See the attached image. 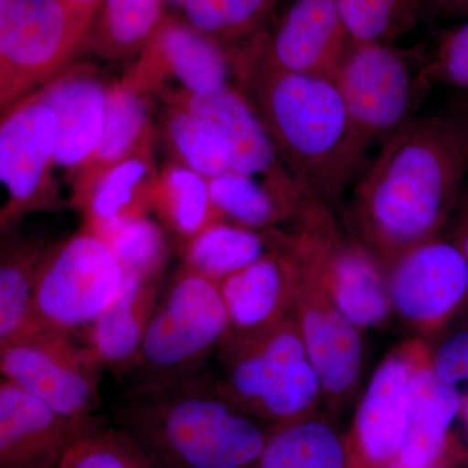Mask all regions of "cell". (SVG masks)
<instances>
[{
    "label": "cell",
    "mask_w": 468,
    "mask_h": 468,
    "mask_svg": "<svg viewBox=\"0 0 468 468\" xmlns=\"http://www.w3.org/2000/svg\"><path fill=\"white\" fill-rule=\"evenodd\" d=\"M468 178V95L417 116L381 144L356 183L354 211L363 236L396 260L440 236Z\"/></svg>",
    "instance_id": "obj_1"
},
{
    "label": "cell",
    "mask_w": 468,
    "mask_h": 468,
    "mask_svg": "<svg viewBox=\"0 0 468 468\" xmlns=\"http://www.w3.org/2000/svg\"><path fill=\"white\" fill-rule=\"evenodd\" d=\"M229 58L239 90L307 192L320 201L335 198L362 175L369 146L332 80L277 66L267 57L261 37L230 50Z\"/></svg>",
    "instance_id": "obj_2"
},
{
    "label": "cell",
    "mask_w": 468,
    "mask_h": 468,
    "mask_svg": "<svg viewBox=\"0 0 468 468\" xmlns=\"http://www.w3.org/2000/svg\"><path fill=\"white\" fill-rule=\"evenodd\" d=\"M112 426L156 468H249L272 432L199 374L129 388L117 402Z\"/></svg>",
    "instance_id": "obj_3"
},
{
    "label": "cell",
    "mask_w": 468,
    "mask_h": 468,
    "mask_svg": "<svg viewBox=\"0 0 468 468\" xmlns=\"http://www.w3.org/2000/svg\"><path fill=\"white\" fill-rule=\"evenodd\" d=\"M221 344L227 365L218 387L252 417L284 426L318 402L322 383L297 324L280 320L258 334L226 335Z\"/></svg>",
    "instance_id": "obj_4"
},
{
    "label": "cell",
    "mask_w": 468,
    "mask_h": 468,
    "mask_svg": "<svg viewBox=\"0 0 468 468\" xmlns=\"http://www.w3.org/2000/svg\"><path fill=\"white\" fill-rule=\"evenodd\" d=\"M229 329L217 282L181 268L162 286L143 346L129 372L131 387H156L199 374Z\"/></svg>",
    "instance_id": "obj_5"
},
{
    "label": "cell",
    "mask_w": 468,
    "mask_h": 468,
    "mask_svg": "<svg viewBox=\"0 0 468 468\" xmlns=\"http://www.w3.org/2000/svg\"><path fill=\"white\" fill-rule=\"evenodd\" d=\"M332 81L368 146L414 120L435 84L426 52L390 43L350 42Z\"/></svg>",
    "instance_id": "obj_6"
},
{
    "label": "cell",
    "mask_w": 468,
    "mask_h": 468,
    "mask_svg": "<svg viewBox=\"0 0 468 468\" xmlns=\"http://www.w3.org/2000/svg\"><path fill=\"white\" fill-rule=\"evenodd\" d=\"M125 276L110 246L84 226L51 242L37 275L29 331H86L115 300Z\"/></svg>",
    "instance_id": "obj_7"
},
{
    "label": "cell",
    "mask_w": 468,
    "mask_h": 468,
    "mask_svg": "<svg viewBox=\"0 0 468 468\" xmlns=\"http://www.w3.org/2000/svg\"><path fill=\"white\" fill-rule=\"evenodd\" d=\"M58 117L38 91L0 116V239L30 215L61 207L52 176Z\"/></svg>",
    "instance_id": "obj_8"
},
{
    "label": "cell",
    "mask_w": 468,
    "mask_h": 468,
    "mask_svg": "<svg viewBox=\"0 0 468 468\" xmlns=\"http://www.w3.org/2000/svg\"><path fill=\"white\" fill-rule=\"evenodd\" d=\"M101 363L75 335L30 329L0 349V380L70 420L97 417Z\"/></svg>",
    "instance_id": "obj_9"
},
{
    "label": "cell",
    "mask_w": 468,
    "mask_h": 468,
    "mask_svg": "<svg viewBox=\"0 0 468 468\" xmlns=\"http://www.w3.org/2000/svg\"><path fill=\"white\" fill-rule=\"evenodd\" d=\"M292 270V302L297 310V326L307 356L332 397L349 393L362 367L359 329L344 315L326 291L315 261L298 239L276 237Z\"/></svg>",
    "instance_id": "obj_10"
},
{
    "label": "cell",
    "mask_w": 468,
    "mask_h": 468,
    "mask_svg": "<svg viewBox=\"0 0 468 468\" xmlns=\"http://www.w3.org/2000/svg\"><path fill=\"white\" fill-rule=\"evenodd\" d=\"M300 218L297 237L315 261L338 309L359 331L383 323L392 302L371 252L345 239L318 198L311 199Z\"/></svg>",
    "instance_id": "obj_11"
},
{
    "label": "cell",
    "mask_w": 468,
    "mask_h": 468,
    "mask_svg": "<svg viewBox=\"0 0 468 468\" xmlns=\"http://www.w3.org/2000/svg\"><path fill=\"white\" fill-rule=\"evenodd\" d=\"M88 36L58 0H0V58L32 89L67 69Z\"/></svg>",
    "instance_id": "obj_12"
},
{
    "label": "cell",
    "mask_w": 468,
    "mask_h": 468,
    "mask_svg": "<svg viewBox=\"0 0 468 468\" xmlns=\"http://www.w3.org/2000/svg\"><path fill=\"white\" fill-rule=\"evenodd\" d=\"M388 289L406 322L419 331H436L468 298L466 258L452 239H427L394 260Z\"/></svg>",
    "instance_id": "obj_13"
},
{
    "label": "cell",
    "mask_w": 468,
    "mask_h": 468,
    "mask_svg": "<svg viewBox=\"0 0 468 468\" xmlns=\"http://www.w3.org/2000/svg\"><path fill=\"white\" fill-rule=\"evenodd\" d=\"M423 345L406 344L387 356L369 381L346 437L356 468H392L399 461L412 369Z\"/></svg>",
    "instance_id": "obj_14"
},
{
    "label": "cell",
    "mask_w": 468,
    "mask_h": 468,
    "mask_svg": "<svg viewBox=\"0 0 468 468\" xmlns=\"http://www.w3.org/2000/svg\"><path fill=\"white\" fill-rule=\"evenodd\" d=\"M229 52L187 21L167 18L126 75L141 90L158 91L175 80L186 94L201 95L229 84Z\"/></svg>",
    "instance_id": "obj_15"
},
{
    "label": "cell",
    "mask_w": 468,
    "mask_h": 468,
    "mask_svg": "<svg viewBox=\"0 0 468 468\" xmlns=\"http://www.w3.org/2000/svg\"><path fill=\"white\" fill-rule=\"evenodd\" d=\"M168 101L189 110L217 132L227 149L229 171L277 183L297 180L280 159L250 101L236 86L201 95L169 91Z\"/></svg>",
    "instance_id": "obj_16"
},
{
    "label": "cell",
    "mask_w": 468,
    "mask_h": 468,
    "mask_svg": "<svg viewBox=\"0 0 468 468\" xmlns=\"http://www.w3.org/2000/svg\"><path fill=\"white\" fill-rule=\"evenodd\" d=\"M100 421L60 417L0 380V468H57L68 448Z\"/></svg>",
    "instance_id": "obj_17"
},
{
    "label": "cell",
    "mask_w": 468,
    "mask_h": 468,
    "mask_svg": "<svg viewBox=\"0 0 468 468\" xmlns=\"http://www.w3.org/2000/svg\"><path fill=\"white\" fill-rule=\"evenodd\" d=\"M58 117V141L52 176L57 169L70 180L100 143L109 85L91 68L68 67L37 90Z\"/></svg>",
    "instance_id": "obj_18"
},
{
    "label": "cell",
    "mask_w": 468,
    "mask_h": 468,
    "mask_svg": "<svg viewBox=\"0 0 468 468\" xmlns=\"http://www.w3.org/2000/svg\"><path fill=\"white\" fill-rule=\"evenodd\" d=\"M261 43L277 66L332 80L350 38L335 0H297Z\"/></svg>",
    "instance_id": "obj_19"
},
{
    "label": "cell",
    "mask_w": 468,
    "mask_h": 468,
    "mask_svg": "<svg viewBox=\"0 0 468 468\" xmlns=\"http://www.w3.org/2000/svg\"><path fill=\"white\" fill-rule=\"evenodd\" d=\"M462 396L457 385L441 380L421 346L409 388L408 421L399 462L409 468L440 466L452 421L460 417Z\"/></svg>",
    "instance_id": "obj_20"
},
{
    "label": "cell",
    "mask_w": 468,
    "mask_h": 468,
    "mask_svg": "<svg viewBox=\"0 0 468 468\" xmlns=\"http://www.w3.org/2000/svg\"><path fill=\"white\" fill-rule=\"evenodd\" d=\"M162 286L160 277L126 275L115 300L86 329V346L115 377L128 378L133 368Z\"/></svg>",
    "instance_id": "obj_21"
},
{
    "label": "cell",
    "mask_w": 468,
    "mask_h": 468,
    "mask_svg": "<svg viewBox=\"0 0 468 468\" xmlns=\"http://www.w3.org/2000/svg\"><path fill=\"white\" fill-rule=\"evenodd\" d=\"M228 323L227 335L258 334L282 319L292 300V270L284 252L271 250L218 284Z\"/></svg>",
    "instance_id": "obj_22"
},
{
    "label": "cell",
    "mask_w": 468,
    "mask_h": 468,
    "mask_svg": "<svg viewBox=\"0 0 468 468\" xmlns=\"http://www.w3.org/2000/svg\"><path fill=\"white\" fill-rule=\"evenodd\" d=\"M147 97V92L141 90L126 77L109 85L100 143L70 180L72 205L84 197L103 172L128 158L153 137Z\"/></svg>",
    "instance_id": "obj_23"
},
{
    "label": "cell",
    "mask_w": 468,
    "mask_h": 468,
    "mask_svg": "<svg viewBox=\"0 0 468 468\" xmlns=\"http://www.w3.org/2000/svg\"><path fill=\"white\" fill-rule=\"evenodd\" d=\"M218 218L250 229H263L298 215L314 198L298 181L277 183L227 171L209 178Z\"/></svg>",
    "instance_id": "obj_24"
},
{
    "label": "cell",
    "mask_w": 468,
    "mask_h": 468,
    "mask_svg": "<svg viewBox=\"0 0 468 468\" xmlns=\"http://www.w3.org/2000/svg\"><path fill=\"white\" fill-rule=\"evenodd\" d=\"M153 144L154 135L128 158L103 172L73 205L84 217L82 226L97 228L120 218L149 215L158 175Z\"/></svg>",
    "instance_id": "obj_25"
},
{
    "label": "cell",
    "mask_w": 468,
    "mask_h": 468,
    "mask_svg": "<svg viewBox=\"0 0 468 468\" xmlns=\"http://www.w3.org/2000/svg\"><path fill=\"white\" fill-rule=\"evenodd\" d=\"M50 243L21 227L0 239V349L29 331L37 275Z\"/></svg>",
    "instance_id": "obj_26"
},
{
    "label": "cell",
    "mask_w": 468,
    "mask_h": 468,
    "mask_svg": "<svg viewBox=\"0 0 468 468\" xmlns=\"http://www.w3.org/2000/svg\"><path fill=\"white\" fill-rule=\"evenodd\" d=\"M249 468H356L346 437L315 419L272 430L263 452Z\"/></svg>",
    "instance_id": "obj_27"
},
{
    "label": "cell",
    "mask_w": 468,
    "mask_h": 468,
    "mask_svg": "<svg viewBox=\"0 0 468 468\" xmlns=\"http://www.w3.org/2000/svg\"><path fill=\"white\" fill-rule=\"evenodd\" d=\"M151 211L180 245L209 224L220 221L209 194L208 178L180 163L165 165L154 183Z\"/></svg>",
    "instance_id": "obj_28"
},
{
    "label": "cell",
    "mask_w": 468,
    "mask_h": 468,
    "mask_svg": "<svg viewBox=\"0 0 468 468\" xmlns=\"http://www.w3.org/2000/svg\"><path fill=\"white\" fill-rule=\"evenodd\" d=\"M180 246L183 267L218 285L268 252L266 239L257 230L224 220L209 224Z\"/></svg>",
    "instance_id": "obj_29"
},
{
    "label": "cell",
    "mask_w": 468,
    "mask_h": 468,
    "mask_svg": "<svg viewBox=\"0 0 468 468\" xmlns=\"http://www.w3.org/2000/svg\"><path fill=\"white\" fill-rule=\"evenodd\" d=\"M165 20L163 0H103L86 42L101 58L133 57Z\"/></svg>",
    "instance_id": "obj_30"
},
{
    "label": "cell",
    "mask_w": 468,
    "mask_h": 468,
    "mask_svg": "<svg viewBox=\"0 0 468 468\" xmlns=\"http://www.w3.org/2000/svg\"><path fill=\"white\" fill-rule=\"evenodd\" d=\"M88 229L110 246L126 275L163 279L168 261V242L165 228L149 215L120 218Z\"/></svg>",
    "instance_id": "obj_31"
},
{
    "label": "cell",
    "mask_w": 468,
    "mask_h": 468,
    "mask_svg": "<svg viewBox=\"0 0 468 468\" xmlns=\"http://www.w3.org/2000/svg\"><path fill=\"white\" fill-rule=\"evenodd\" d=\"M169 104L165 137L177 163L208 180L229 171L227 149L217 132L180 104Z\"/></svg>",
    "instance_id": "obj_32"
},
{
    "label": "cell",
    "mask_w": 468,
    "mask_h": 468,
    "mask_svg": "<svg viewBox=\"0 0 468 468\" xmlns=\"http://www.w3.org/2000/svg\"><path fill=\"white\" fill-rule=\"evenodd\" d=\"M277 0H184L187 23L218 43L236 42L261 26Z\"/></svg>",
    "instance_id": "obj_33"
},
{
    "label": "cell",
    "mask_w": 468,
    "mask_h": 468,
    "mask_svg": "<svg viewBox=\"0 0 468 468\" xmlns=\"http://www.w3.org/2000/svg\"><path fill=\"white\" fill-rule=\"evenodd\" d=\"M57 468H156L119 428L106 421L82 433Z\"/></svg>",
    "instance_id": "obj_34"
},
{
    "label": "cell",
    "mask_w": 468,
    "mask_h": 468,
    "mask_svg": "<svg viewBox=\"0 0 468 468\" xmlns=\"http://www.w3.org/2000/svg\"><path fill=\"white\" fill-rule=\"evenodd\" d=\"M353 43H389L410 21V0H335Z\"/></svg>",
    "instance_id": "obj_35"
},
{
    "label": "cell",
    "mask_w": 468,
    "mask_h": 468,
    "mask_svg": "<svg viewBox=\"0 0 468 468\" xmlns=\"http://www.w3.org/2000/svg\"><path fill=\"white\" fill-rule=\"evenodd\" d=\"M428 66L433 82L468 95V23L443 34L435 52L428 57Z\"/></svg>",
    "instance_id": "obj_36"
},
{
    "label": "cell",
    "mask_w": 468,
    "mask_h": 468,
    "mask_svg": "<svg viewBox=\"0 0 468 468\" xmlns=\"http://www.w3.org/2000/svg\"><path fill=\"white\" fill-rule=\"evenodd\" d=\"M431 365L445 383L457 385L468 381V328L442 341L431 354Z\"/></svg>",
    "instance_id": "obj_37"
},
{
    "label": "cell",
    "mask_w": 468,
    "mask_h": 468,
    "mask_svg": "<svg viewBox=\"0 0 468 468\" xmlns=\"http://www.w3.org/2000/svg\"><path fill=\"white\" fill-rule=\"evenodd\" d=\"M32 91L33 89L0 58V111L5 112Z\"/></svg>",
    "instance_id": "obj_38"
},
{
    "label": "cell",
    "mask_w": 468,
    "mask_h": 468,
    "mask_svg": "<svg viewBox=\"0 0 468 468\" xmlns=\"http://www.w3.org/2000/svg\"><path fill=\"white\" fill-rule=\"evenodd\" d=\"M76 21L90 33L103 0H58Z\"/></svg>",
    "instance_id": "obj_39"
},
{
    "label": "cell",
    "mask_w": 468,
    "mask_h": 468,
    "mask_svg": "<svg viewBox=\"0 0 468 468\" xmlns=\"http://www.w3.org/2000/svg\"><path fill=\"white\" fill-rule=\"evenodd\" d=\"M452 239L457 243L458 248L463 252L464 258H466L468 263V212L466 217L463 218V220H462L454 239Z\"/></svg>",
    "instance_id": "obj_40"
},
{
    "label": "cell",
    "mask_w": 468,
    "mask_h": 468,
    "mask_svg": "<svg viewBox=\"0 0 468 468\" xmlns=\"http://www.w3.org/2000/svg\"><path fill=\"white\" fill-rule=\"evenodd\" d=\"M460 417L462 420H463L468 437V392L464 394V396H462Z\"/></svg>",
    "instance_id": "obj_41"
},
{
    "label": "cell",
    "mask_w": 468,
    "mask_h": 468,
    "mask_svg": "<svg viewBox=\"0 0 468 468\" xmlns=\"http://www.w3.org/2000/svg\"><path fill=\"white\" fill-rule=\"evenodd\" d=\"M439 467L440 466H436V467H433V468H439ZM392 468H409V467L403 466L402 463H399V462L397 461L396 463L393 464Z\"/></svg>",
    "instance_id": "obj_42"
},
{
    "label": "cell",
    "mask_w": 468,
    "mask_h": 468,
    "mask_svg": "<svg viewBox=\"0 0 468 468\" xmlns=\"http://www.w3.org/2000/svg\"><path fill=\"white\" fill-rule=\"evenodd\" d=\"M172 2H177V3H180V5H183L184 0H172Z\"/></svg>",
    "instance_id": "obj_43"
}]
</instances>
